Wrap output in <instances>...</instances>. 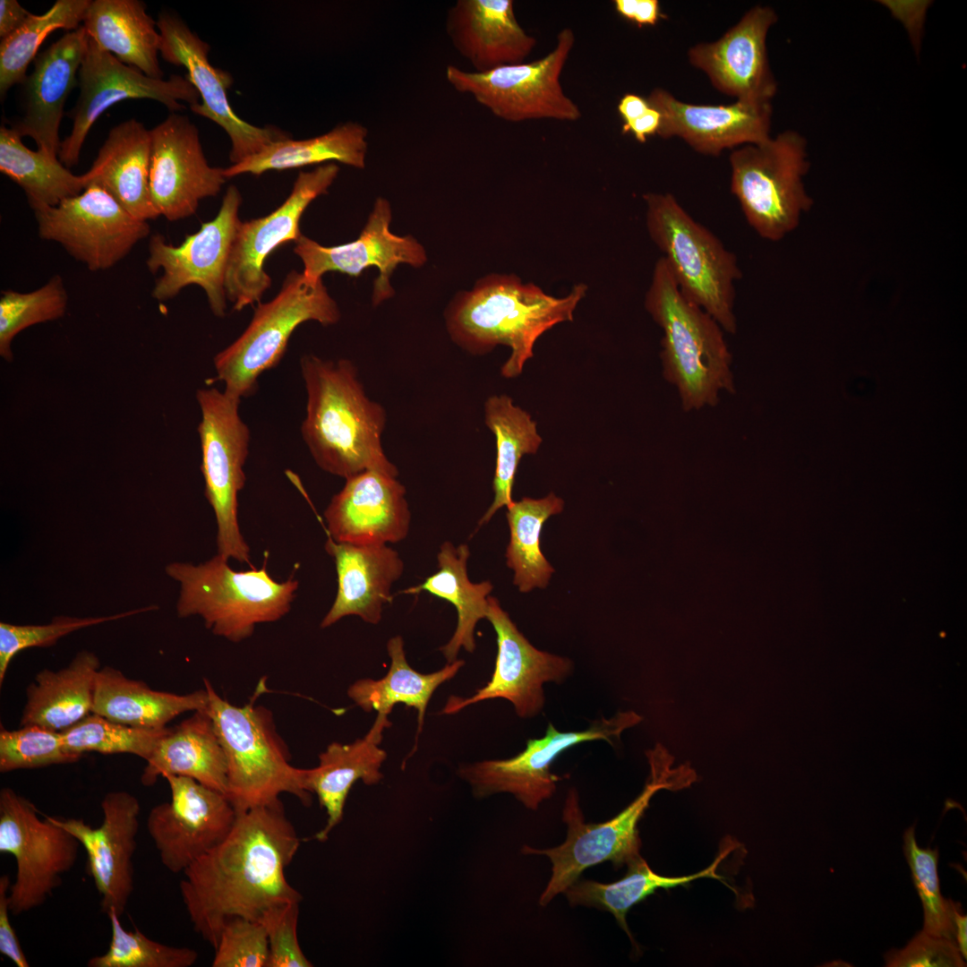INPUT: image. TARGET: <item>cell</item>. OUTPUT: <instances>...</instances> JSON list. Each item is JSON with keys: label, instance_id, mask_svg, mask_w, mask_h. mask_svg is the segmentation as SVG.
Instances as JSON below:
<instances>
[{"label": "cell", "instance_id": "obj_18", "mask_svg": "<svg viewBox=\"0 0 967 967\" xmlns=\"http://www.w3.org/2000/svg\"><path fill=\"white\" fill-rule=\"evenodd\" d=\"M339 167L328 163L312 171H301L287 199L266 217L241 222L229 254L225 290L235 311L259 303L271 286L264 270L266 258L279 245L296 241L304 211L318 196L327 193Z\"/></svg>", "mask_w": 967, "mask_h": 967}, {"label": "cell", "instance_id": "obj_59", "mask_svg": "<svg viewBox=\"0 0 967 967\" xmlns=\"http://www.w3.org/2000/svg\"><path fill=\"white\" fill-rule=\"evenodd\" d=\"M953 921L954 927V940L964 960L967 958V916L962 913L960 903H953Z\"/></svg>", "mask_w": 967, "mask_h": 967}, {"label": "cell", "instance_id": "obj_12", "mask_svg": "<svg viewBox=\"0 0 967 967\" xmlns=\"http://www.w3.org/2000/svg\"><path fill=\"white\" fill-rule=\"evenodd\" d=\"M575 41L574 31L564 28L557 35L554 48L540 59L485 73L467 72L449 64L445 76L457 91L471 95L504 121L575 122L581 118V110L565 94L561 83V73Z\"/></svg>", "mask_w": 967, "mask_h": 967}, {"label": "cell", "instance_id": "obj_15", "mask_svg": "<svg viewBox=\"0 0 967 967\" xmlns=\"http://www.w3.org/2000/svg\"><path fill=\"white\" fill-rule=\"evenodd\" d=\"M33 211L39 237L60 244L92 271L112 268L150 231L98 186Z\"/></svg>", "mask_w": 967, "mask_h": 967}, {"label": "cell", "instance_id": "obj_42", "mask_svg": "<svg viewBox=\"0 0 967 967\" xmlns=\"http://www.w3.org/2000/svg\"><path fill=\"white\" fill-rule=\"evenodd\" d=\"M484 422L496 440V466L492 481L493 501L478 525L489 522L501 508L513 501L512 487L520 459L537 452L542 438L531 415L513 404L507 395H493L484 403Z\"/></svg>", "mask_w": 967, "mask_h": 967}, {"label": "cell", "instance_id": "obj_11", "mask_svg": "<svg viewBox=\"0 0 967 967\" xmlns=\"http://www.w3.org/2000/svg\"><path fill=\"white\" fill-rule=\"evenodd\" d=\"M196 398L201 412L198 432L204 496L216 517L217 553L250 564L251 550L241 533L237 512L251 438L239 414L241 399L216 388L199 389Z\"/></svg>", "mask_w": 967, "mask_h": 967}, {"label": "cell", "instance_id": "obj_7", "mask_svg": "<svg viewBox=\"0 0 967 967\" xmlns=\"http://www.w3.org/2000/svg\"><path fill=\"white\" fill-rule=\"evenodd\" d=\"M218 553L203 563L173 562L166 573L180 584L176 612L200 616L214 635L231 642L250 638L255 626L273 622L291 609L299 581L278 582L261 569L236 571Z\"/></svg>", "mask_w": 967, "mask_h": 967}, {"label": "cell", "instance_id": "obj_46", "mask_svg": "<svg viewBox=\"0 0 967 967\" xmlns=\"http://www.w3.org/2000/svg\"><path fill=\"white\" fill-rule=\"evenodd\" d=\"M68 295L61 276H53L39 288L21 293L2 291L0 297V355L13 361L12 342L21 330L57 320L66 311Z\"/></svg>", "mask_w": 967, "mask_h": 967}, {"label": "cell", "instance_id": "obj_30", "mask_svg": "<svg viewBox=\"0 0 967 967\" xmlns=\"http://www.w3.org/2000/svg\"><path fill=\"white\" fill-rule=\"evenodd\" d=\"M327 537L325 549L335 562L338 591L321 628L350 615L378 624L384 605L393 599L391 587L404 571L398 552L388 544L338 543Z\"/></svg>", "mask_w": 967, "mask_h": 967}, {"label": "cell", "instance_id": "obj_3", "mask_svg": "<svg viewBox=\"0 0 967 967\" xmlns=\"http://www.w3.org/2000/svg\"><path fill=\"white\" fill-rule=\"evenodd\" d=\"M587 286L575 285L563 297L545 293L512 274H492L459 293L446 312L452 340L471 354H485L498 345L510 348L501 375L518 376L534 355L537 339L556 324L572 321Z\"/></svg>", "mask_w": 967, "mask_h": 967}, {"label": "cell", "instance_id": "obj_20", "mask_svg": "<svg viewBox=\"0 0 967 967\" xmlns=\"http://www.w3.org/2000/svg\"><path fill=\"white\" fill-rule=\"evenodd\" d=\"M165 779L170 801L150 809L146 827L162 865L177 874L228 834L237 812L225 794L192 778L167 775Z\"/></svg>", "mask_w": 967, "mask_h": 967}, {"label": "cell", "instance_id": "obj_47", "mask_svg": "<svg viewBox=\"0 0 967 967\" xmlns=\"http://www.w3.org/2000/svg\"><path fill=\"white\" fill-rule=\"evenodd\" d=\"M107 917L111 927L108 948L91 957L87 963L89 967H190L198 960V953L193 948L167 946L138 929H125L116 911Z\"/></svg>", "mask_w": 967, "mask_h": 967}, {"label": "cell", "instance_id": "obj_50", "mask_svg": "<svg viewBox=\"0 0 967 967\" xmlns=\"http://www.w3.org/2000/svg\"><path fill=\"white\" fill-rule=\"evenodd\" d=\"M153 609L154 606H150L98 617L56 616L50 623L45 625H16L0 622V685L4 680L13 657L24 649L51 646L61 638L81 629L130 617Z\"/></svg>", "mask_w": 967, "mask_h": 967}, {"label": "cell", "instance_id": "obj_49", "mask_svg": "<svg viewBox=\"0 0 967 967\" xmlns=\"http://www.w3.org/2000/svg\"><path fill=\"white\" fill-rule=\"evenodd\" d=\"M81 756L68 752L60 732L39 725L0 731V772L34 769L77 762Z\"/></svg>", "mask_w": 967, "mask_h": 967}, {"label": "cell", "instance_id": "obj_25", "mask_svg": "<svg viewBox=\"0 0 967 967\" xmlns=\"http://www.w3.org/2000/svg\"><path fill=\"white\" fill-rule=\"evenodd\" d=\"M777 20L771 7L756 5L716 41L692 47L689 60L723 93L740 101L771 102L777 82L769 64L766 37Z\"/></svg>", "mask_w": 967, "mask_h": 967}, {"label": "cell", "instance_id": "obj_52", "mask_svg": "<svg viewBox=\"0 0 967 967\" xmlns=\"http://www.w3.org/2000/svg\"><path fill=\"white\" fill-rule=\"evenodd\" d=\"M299 902L270 909L260 920L265 926L269 942L267 967H312L297 937Z\"/></svg>", "mask_w": 967, "mask_h": 967}, {"label": "cell", "instance_id": "obj_29", "mask_svg": "<svg viewBox=\"0 0 967 967\" xmlns=\"http://www.w3.org/2000/svg\"><path fill=\"white\" fill-rule=\"evenodd\" d=\"M446 32L476 73L525 63L537 43L518 23L512 0H458Z\"/></svg>", "mask_w": 967, "mask_h": 967}, {"label": "cell", "instance_id": "obj_19", "mask_svg": "<svg viewBox=\"0 0 967 967\" xmlns=\"http://www.w3.org/2000/svg\"><path fill=\"white\" fill-rule=\"evenodd\" d=\"M497 637L494 671L486 685L470 697L450 696L441 714L454 715L478 702L503 698L521 718L539 715L545 703L543 684L561 683L573 671L569 658L535 647L518 630L493 597L488 598L486 618Z\"/></svg>", "mask_w": 967, "mask_h": 967}, {"label": "cell", "instance_id": "obj_14", "mask_svg": "<svg viewBox=\"0 0 967 967\" xmlns=\"http://www.w3.org/2000/svg\"><path fill=\"white\" fill-rule=\"evenodd\" d=\"M640 721L638 714L627 711L619 712L609 719L596 720L583 731L561 732L549 723L545 735L529 739L526 749L518 755L507 759L465 764L459 767L458 775L471 786L477 798L507 792L526 809L536 810L556 792V783L561 778L552 773L551 766L563 751L593 740H605L614 745L624 730Z\"/></svg>", "mask_w": 967, "mask_h": 967}, {"label": "cell", "instance_id": "obj_45", "mask_svg": "<svg viewBox=\"0 0 967 967\" xmlns=\"http://www.w3.org/2000/svg\"><path fill=\"white\" fill-rule=\"evenodd\" d=\"M168 727L146 729L113 722L90 713L60 732L64 749L82 756L86 752L132 754L147 761Z\"/></svg>", "mask_w": 967, "mask_h": 967}, {"label": "cell", "instance_id": "obj_26", "mask_svg": "<svg viewBox=\"0 0 967 967\" xmlns=\"http://www.w3.org/2000/svg\"><path fill=\"white\" fill-rule=\"evenodd\" d=\"M406 494L397 477L382 473L365 471L346 479L324 511L327 535L354 544L404 540L411 521Z\"/></svg>", "mask_w": 967, "mask_h": 967}, {"label": "cell", "instance_id": "obj_36", "mask_svg": "<svg viewBox=\"0 0 967 967\" xmlns=\"http://www.w3.org/2000/svg\"><path fill=\"white\" fill-rule=\"evenodd\" d=\"M82 23L100 48L149 77L163 79L158 58L161 35L142 1H90Z\"/></svg>", "mask_w": 967, "mask_h": 967}, {"label": "cell", "instance_id": "obj_28", "mask_svg": "<svg viewBox=\"0 0 967 967\" xmlns=\"http://www.w3.org/2000/svg\"><path fill=\"white\" fill-rule=\"evenodd\" d=\"M89 37L81 25L63 35L33 61V71L22 82L23 115L11 128L21 138L31 137L38 150L57 158L59 126L65 101L78 83V73Z\"/></svg>", "mask_w": 967, "mask_h": 967}, {"label": "cell", "instance_id": "obj_23", "mask_svg": "<svg viewBox=\"0 0 967 967\" xmlns=\"http://www.w3.org/2000/svg\"><path fill=\"white\" fill-rule=\"evenodd\" d=\"M102 822L94 827L81 818H49L71 833L87 854V866L101 897L102 911L121 917L134 889L133 856L140 828L139 800L125 791L107 792L102 801Z\"/></svg>", "mask_w": 967, "mask_h": 967}, {"label": "cell", "instance_id": "obj_24", "mask_svg": "<svg viewBox=\"0 0 967 967\" xmlns=\"http://www.w3.org/2000/svg\"><path fill=\"white\" fill-rule=\"evenodd\" d=\"M390 220L389 202L378 197L366 225L353 242L323 246L302 235L295 241L294 252L303 261L304 278L316 283L328 271L358 277L364 270L375 266L379 276L374 281L372 304L375 306L390 298L394 290L389 278L397 266L406 263L420 267L426 261L425 251L415 239L389 231Z\"/></svg>", "mask_w": 967, "mask_h": 967}, {"label": "cell", "instance_id": "obj_1", "mask_svg": "<svg viewBox=\"0 0 967 967\" xmlns=\"http://www.w3.org/2000/svg\"><path fill=\"white\" fill-rule=\"evenodd\" d=\"M300 844L280 800L237 813L228 834L183 872L180 894L195 932L215 948L228 920H260L300 903L285 874Z\"/></svg>", "mask_w": 967, "mask_h": 967}, {"label": "cell", "instance_id": "obj_16", "mask_svg": "<svg viewBox=\"0 0 967 967\" xmlns=\"http://www.w3.org/2000/svg\"><path fill=\"white\" fill-rule=\"evenodd\" d=\"M80 94L68 114L71 133L61 142L59 160L71 167L79 162L81 150L93 124L110 107L130 98L160 102L172 113L193 107L200 95L186 77L173 74L167 80L147 76L136 67L120 62L89 38L79 73Z\"/></svg>", "mask_w": 967, "mask_h": 967}, {"label": "cell", "instance_id": "obj_41", "mask_svg": "<svg viewBox=\"0 0 967 967\" xmlns=\"http://www.w3.org/2000/svg\"><path fill=\"white\" fill-rule=\"evenodd\" d=\"M0 171L22 188L33 210L56 206L86 188L84 174L75 175L57 158L30 150L5 125L0 127Z\"/></svg>", "mask_w": 967, "mask_h": 967}, {"label": "cell", "instance_id": "obj_27", "mask_svg": "<svg viewBox=\"0 0 967 967\" xmlns=\"http://www.w3.org/2000/svg\"><path fill=\"white\" fill-rule=\"evenodd\" d=\"M646 99L661 115L659 136L680 137L705 155H719L724 149L759 143L771 137V102L694 105L663 89L653 90Z\"/></svg>", "mask_w": 967, "mask_h": 967}, {"label": "cell", "instance_id": "obj_13", "mask_svg": "<svg viewBox=\"0 0 967 967\" xmlns=\"http://www.w3.org/2000/svg\"><path fill=\"white\" fill-rule=\"evenodd\" d=\"M81 843L12 788L0 791V852L15 860L9 888L12 915L40 907L76 863Z\"/></svg>", "mask_w": 967, "mask_h": 967}, {"label": "cell", "instance_id": "obj_34", "mask_svg": "<svg viewBox=\"0 0 967 967\" xmlns=\"http://www.w3.org/2000/svg\"><path fill=\"white\" fill-rule=\"evenodd\" d=\"M208 704L205 687L184 695L155 690L104 666L96 676L92 713L133 727L162 729L184 713L207 709Z\"/></svg>", "mask_w": 967, "mask_h": 967}, {"label": "cell", "instance_id": "obj_38", "mask_svg": "<svg viewBox=\"0 0 967 967\" xmlns=\"http://www.w3.org/2000/svg\"><path fill=\"white\" fill-rule=\"evenodd\" d=\"M386 648L390 658L386 675L379 680L364 678L355 681L347 689V696L363 711H376L377 715L385 716H389L397 704L415 708L417 711V739L432 694L457 675L465 661L457 659L437 672L421 673L409 665L401 636L390 638Z\"/></svg>", "mask_w": 967, "mask_h": 967}, {"label": "cell", "instance_id": "obj_9", "mask_svg": "<svg viewBox=\"0 0 967 967\" xmlns=\"http://www.w3.org/2000/svg\"><path fill=\"white\" fill-rule=\"evenodd\" d=\"M339 319V309L322 280L311 283L292 270L278 294L259 304L240 337L215 355L211 382H223L224 392L231 397H248L255 392L259 376L278 364L301 323L315 321L326 326Z\"/></svg>", "mask_w": 967, "mask_h": 967}, {"label": "cell", "instance_id": "obj_4", "mask_svg": "<svg viewBox=\"0 0 967 967\" xmlns=\"http://www.w3.org/2000/svg\"><path fill=\"white\" fill-rule=\"evenodd\" d=\"M645 307L663 329V375L676 388L684 411L715 406L723 391L735 393L723 329L681 295L663 257L655 263Z\"/></svg>", "mask_w": 967, "mask_h": 967}, {"label": "cell", "instance_id": "obj_6", "mask_svg": "<svg viewBox=\"0 0 967 967\" xmlns=\"http://www.w3.org/2000/svg\"><path fill=\"white\" fill-rule=\"evenodd\" d=\"M204 687L209 695L207 712L227 758V797L236 812L278 802L282 793L309 805L312 794L304 789V769L290 764L271 713L256 705L264 683L241 706L218 695L207 679Z\"/></svg>", "mask_w": 967, "mask_h": 967}, {"label": "cell", "instance_id": "obj_5", "mask_svg": "<svg viewBox=\"0 0 967 967\" xmlns=\"http://www.w3.org/2000/svg\"><path fill=\"white\" fill-rule=\"evenodd\" d=\"M647 757L650 775L642 792L617 816L598 824L586 823L578 792L570 789L562 811L566 840L553 848H522V853L545 855L552 863L551 877L539 898L541 906L564 893L590 867L611 861L618 869L639 859L638 825L652 797L660 790L679 791L697 780L689 766L672 768V758L662 746L650 750Z\"/></svg>", "mask_w": 967, "mask_h": 967}, {"label": "cell", "instance_id": "obj_57", "mask_svg": "<svg viewBox=\"0 0 967 967\" xmlns=\"http://www.w3.org/2000/svg\"><path fill=\"white\" fill-rule=\"evenodd\" d=\"M661 124V115L654 107H650L638 118L622 125V133H631L639 142H646L648 136L658 133Z\"/></svg>", "mask_w": 967, "mask_h": 967}, {"label": "cell", "instance_id": "obj_22", "mask_svg": "<svg viewBox=\"0 0 967 967\" xmlns=\"http://www.w3.org/2000/svg\"><path fill=\"white\" fill-rule=\"evenodd\" d=\"M150 133L152 203L167 220L187 218L201 200L220 192L227 179L224 168L208 164L198 128L187 116L171 113Z\"/></svg>", "mask_w": 967, "mask_h": 967}, {"label": "cell", "instance_id": "obj_48", "mask_svg": "<svg viewBox=\"0 0 967 967\" xmlns=\"http://www.w3.org/2000/svg\"><path fill=\"white\" fill-rule=\"evenodd\" d=\"M903 842L904 856L924 910L923 931L934 937L955 941L954 901L945 899L940 893L937 876L938 849L919 847L915 837V826L904 832Z\"/></svg>", "mask_w": 967, "mask_h": 967}, {"label": "cell", "instance_id": "obj_51", "mask_svg": "<svg viewBox=\"0 0 967 967\" xmlns=\"http://www.w3.org/2000/svg\"><path fill=\"white\" fill-rule=\"evenodd\" d=\"M212 967H267L268 934L261 920L234 918L223 927Z\"/></svg>", "mask_w": 967, "mask_h": 967}, {"label": "cell", "instance_id": "obj_21", "mask_svg": "<svg viewBox=\"0 0 967 967\" xmlns=\"http://www.w3.org/2000/svg\"><path fill=\"white\" fill-rule=\"evenodd\" d=\"M157 28L161 35L163 59L186 68L185 77L201 98V103L190 107L192 111L213 121L228 134L231 141L229 158L233 164L256 154L273 141L289 138L277 127L252 125L235 113L227 98L232 76L210 63V46L182 19L163 12L158 15Z\"/></svg>", "mask_w": 967, "mask_h": 967}, {"label": "cell", "instance_id": "obj_53", "mask_svg": "<svg viewBox=\"0 0 967 967\" xmlns=\"http://www.w3.org/2000/svg\"><path fill=\"white\" fill-rule=\"evenodd\" d=\"M887 967H963L966 963L955 941L919 932L903 949L885 954Z\"/></svg>", "mask_w": 967, "mask_h": 967}, {"label": "cell", "instance_id": "obj_32", "mask_svg": "<svg viewBox=\"0 0 967 967\" xmlns=\"http://www.w3.org/2000/svg\"><path fill=\"white\" fill-rule=\"evenodd\" d=\"M150 130L134 118L124 121L111 129L84 174L86 188H102L136 218L155 219L159 214L150 192Z\"/></svg>", "mask_w": 967, "mask_h": 967}, {"label": "cell", "instance_id": "obj_39", "mask_svg": "<svg viewBox=\"0 0 967 967\" xmlns=\"http://www.w3.org/2000/svg\"><path fill=\"white\" fill-rule=\"evenodd\" d=\"M368 151V130L347 121L330 131L305 140L287 138L273 141L244 160L224 168L226 178L242 174L259 175L269 170H287L338 161L364 169Z\"/></svg>", "mask_w": 967, "mask_h": 967}, {"label": "cell", "instance_id": "obj_56", "mask_svg": "<svg viewBox=\"0 0 967 967\" xmlns=\"http://www.w3.org/2000/svg\"><path fill=\"white\" fill-rule=\"evenodd\" d=\"M30 13L16 0L0 1V37L7 38L21 28L30 18Z\"/></svg>", "mask_w": 967, "mask_h": 967}, {"label": "cell", "instance_id": "obj_54", "mask_svg": "<svg viewBox=\"0 0 967 967\" xmlns=\"http://www.w3.org/2000/svg\"><path fill=\"white\" fill-rule=\"evenodd\" d=\"M10 885V877L5 874L2 875L0 877V954L17 967H29V961L10 920L12 915L9 904Z\"/></svg>", "mask_w": 967, "mask_h": 967}, {"label": "cell", "instance_id": "obj_17", "mask_svg": "<svg viewBox=\"0 0 967 967\" xmlns=\"http://www.w3.org/2000/svg\"><path fill=\"white\" fill-rule=\"evenodd\" d=\"M241 202L240 192L230 185L218 215L203 223L198 232L187 235L180 245L167 244L161 235H152L146 265L153 274L163 270L152 289L155 299H171L184 287L197 285L205 291L213 314L218 317L226 314L225 276L241 224L238 218Z\"/></svg>", "mask_w": 967, "mask_h": 967}, {"label": "cell", "instance_id": "obj_40", "mask_svg": "<svg viewBox=\"0 0 967 967\" xmlns=\"http://www.w3.org/2000/svg\"><path fill=\"white\" fill-rule=\"evenodd\" d=\"M733 849V843L731 845L728 842L724 843V847L711 865L697 873L682 877L658 875L640 857L628 865L627 874L618 881L604 884L593 880H578L564 894L572 906L595 907L612 913L635 945L626 920V916L631 907L655 893L659 888L684 886L691 881L703 877L723 881L724 877L718 875L716 870L723 860Z\"/></svg>", "mask_w": 967, "mask_h": 967}, {"label": "cell", "instance_id": "obj_35", "mask_svg": "<svg viewBox=\"0 0 967 967\" xmlns=\"http://www.w3.org/2000/svg\"><path fill=\"white\" fill-rule=\"evenodd\" d=\"M99 669L98 656L83 650L58 671H40L27 687L20 725L62 732L92 713Z\"/></svg>", "mask_w": 967, "mask_h": 967}, {"label": "cell", "instance_id": "obj_55", "mask_svg": "<svg viewBox=\"0 0 967 967\" xmlns=\"http://www.w3.org/2000/svg\"><path fill=\"white\" fill-rule=\"evenodd\" d=\"M613 5L619 15L639 27L654 26L662 18L657 0H614Z\"/></svg>", "mask_w": 967, "mask_h": 967}, {"label": "cell", "instance_id": "obj_2", "mask_svg": "<svg viewBox=\"0 0 967 967\" xmlns=\"http://www.w3.org/2000/svg\"><path fill=\"white\" fill-rule=\"evenodd\" d=\"M300 367L307 395L301 432L317 466L345 479L365 471L397 477L381 442L386 410L367 396L355 364L305 355Z\"/></svg>", "mask_w": 967, "mask_h": 967}, {"label": "cell", "instance_id": "obj_43", "mask_svg": "<svg viewBox=\"0 0 967 967\" xmlns=\"http://www.w3.org/2000/svg\"><path fill=\"white\" fill-rule=\"evenodd\" d=\"M563 507V500L553 492L541 499L525 497L507 507V566L514 571L513 583L522 593L545 588L554 572L541 550L540 536L546 520Z\"/></svg>", "mask_w": 967, "mask_h": 967}, {"label": "cell", "instance_id": "obj_58", "mask_svg": "<svg viewBox=\"0 0 967 967\" xmlns=\"http://www.w3.org/2000/svg\"><path fill=\"white\" fill-rule=\"evenodd\" d=\"M649 107L650 105L646 98L634 93L623 95L617 107L618 112L623 121V124H627L638 118L645 114Z\"/></svg>", "mask_w": 967, "mask_h": 967}, {"label": "cell", "instance_id": "obj_31", "mask_svg": "<svg viewBox=\"0 0 967 967\" xmlns=\"http://www.w3.org/2000/svg\"><path fill=\"white\" fill-rule=\"evenodd\" d=\"M390 724L388 716L377 715L363 738L348 744L330 743L319 755L318 766L304 769V789L316 795L327 814L325 826L314 835L316 840H327L341 822L348 793L357 781L375 785L383 778L381 768L387 753L380 745L383 731Z\"/></svg>", "mask_w": 967, "mask_h": 967}, {"label": "cell", "instance_id": "obj_44", "mask_svg": "<svg viewBox=\"0 0 967 967\" xmlns=\"http://www.w3.org/2000/svg\"><path fill=\"white\" fill-rule=\"evenodd\" d=\"M90 0H57L46 13L31 14L26 22L0 43V94L22 84L31 61L45 39L58 29L77 30Z\"/></svg>", "mask_w": 967, "mask_h": 967}, {"label": "cell", "instance_id": "obj_8", "mask_svg": "<svg viewBox=\"0 0 967 967\" xmlns=\"http://www.w3.org/2000/svg\"><path fill=\"white\" fill-rule=\"evenodd\" d=\"M652 241L664 254L681 295L735 334L734 284L741 277L735 255L670 193L643 196Z\"/></svg>", "mask_w": 967, "mask_h": 967}, {"label": "cell", "instance_id": "obj_33", "mask_svg": "<svg viewBox=\"0 0 967 967\" xmlns=\"http://www.w3.org/2000/svg\"><path fill=\"white\" fill-rule=\"evenodd\" d=\"M167 775L192 778L227 796V758L207 709L168 728L146 761L141 782L150 786Z\"/></svg>", "mask_w": 967, "mask_h": 967}, {"label": "cell", "instance_id": "obj_10", "mask_svg": "<svg viewBox=\"0 0 967 967\" xmlns=\"http://www.w3.org/2000/svg\"><path fill=\"white\" fill-rule=\"evenodd\" d=\"M731 191L748 223L762 237L778 241L797 227L812 206L803 177L809 168L807 141L795 131L734 150Z\"/></svg>", "mask_w": 967, "mask_h": 967}, {"label": "cell", "instance_id": "obj_37", "mask_svg": "<svg viewBox=\"0 0 967 967\" xmlns=\"http://www.w3.org/2000/svg\"><path fill=\"white\" fill-rule=\"evenodd\" d=\"M469 555L467 544L456 547L450 542H444L437 554L438 570L420 585L401 591L413 595L428 592L455 607L458 614L456 629L450 639L440 647L447 663L456 661L461 648L468 653L475 651V629L478 621L486 618L488 598L493 589L489 580L473 583L469 579Z\"/></svg>", "mask_w": 967, "mask_h": 967}]
</instances>
